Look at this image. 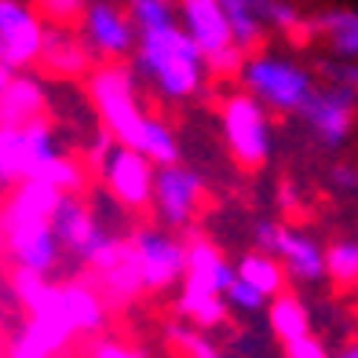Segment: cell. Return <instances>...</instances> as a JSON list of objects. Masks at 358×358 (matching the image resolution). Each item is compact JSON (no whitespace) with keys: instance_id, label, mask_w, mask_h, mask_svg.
<instances>
[{"instance_id":"1","label":"cell","mask_w":358,"mask_h":358,"mask_svg":"<svg viewBox=\"0 0 358 358\" xmlns=\"http://www.w3.org/2000/svg\"><path fill=\"white\" fill-rule=\"evenodd\" d=\"M132 70L139 77V85L165 106H179L194 99L205 88V80L213 77L205 52L194 44L183 22L143 29L136 55H132Z\"/></svg>"},{"instance_id":"2","label":"cell","mask_w":358,"mask_h":358,"mask_svg":"<svg viewBox=\"0 0 358 358\" xmlns=\"http://www.w3.org/2000/svg\"><path fill=\"white\" fill-rule=\"evenodd\" d=\"M234 278H238V271L231 259L205 234H190L187 238V274L176 292V315L205 333L223 329L227 318H231L227 289H231Z\"/></svg>"},{"instance_id":"3","label":"cell","mask_w":358,"mask_h":358,"mask_svg":"<svg viewBox=\"0 0 358 358\" xmlns=\"http://www.w3.org/2000/svg\"><path fill=\"white\" fill-rule=\"evenodd\" d=\"M85 85V95L92 99L99 121L110 128V136L117 143L136 146L150 113L143 110L139 103V77L132 70V59H121V62H95L92 73L80 80Z\"/></svg>"},{"instance_id":"4","label":"cell","mask_w":358,"mask_h":358,"mask_svg":"<svg viewBox=\"0 0 358 358\" xmlns=\"http://www.w3.org/2000/svg\"><path fill=\"white\" fill-rule=\"evenodd\" d=\"M267 113H271L267 103H259L245 88L227 92L223 103H220V128H223L227 154H231V161L245 172H259V169L271 165L274 132H271Z\"/></svg>"},{"instance_id":"5","label":"cell","mask_w":358,"mask_h":358,"mask_svg":"<svg viewBox=\"0 0 358 358\" xmlns=\"http://www.w3.org/2000/svg\"><path fill=\"white\" fill-rule=\"evenodd\" d=\"M238 88L252 92L259 103H267L274 113H300L307 95L315 92V77L296 59H285L278 52H252L238 70Z\"/></svg>"},{"instance_id":"6","label":"cell","mask_w":358,"mask_h":358,"mask_svg":"<svg viewBox=\"0 0 358 358\" xmlns=\"http://www.w3.org/2000/svg\"><path fill=\"white\" fill-rule=\"evenodd\" d=\"M179 22L205 52L208 70L220 80H238V70L245 62V52L234 41V26L227 19L220 0H179Z\"/></svg>"},{"instance_id":"7","label":"cell","mask_w":358,"mask_h":358,"mask_svg":"<svg viewBox=\"0 0 358 358\" xmlns=\"http://www.w3.org/2000/svg\"><path fill=\"white\" fill-rule=\"evenodd\" d=\"M59 150H62V139H59V124L52 121V113L26 128L0 124V201H4L8 190L34 179L44 161H52Z\"/></svg>"},{"instance_id":"8","label":"cell","mask_w":358,"mask_h":358,"mask_svg":"<svg viewBox=\"0 0 358 358\" xmlns=\"http://www.w3.org/2000/svg\"><path fill=\"white\" fill-rule=\"evenodd\" d=\"M132 249H136V264H139V274H143V285L150 296L157 292H169L183 282L187 274V241L179 238V231H169L161 227L157 220L154 223H136L132 231Z\"/></svg>"},{"instance_id":"9","label":"cell","mask_w":358,"mask_h":358,"mask_svg":"<svg viewBox=\"0 0 358 358\" xmlns=\"http://www.w3.org/2000/svg\"><path fill=\"white\" fill-rule=\"evenodd\" d=\"M154 176L157 165L143 150L128 143H113V150L106 154L99 169V187L121 213L139 216V213H150L154 205Z\"/></svg>"},{"instance_id":"10","label":"cell","mask_w":358,"mask_h":358,"mask_svg":"<svg viewBox=\"0 0 358 358\" xmlns=\"http://www.w3.org/2000/svg\"><path fill=\"white\" fill-rule=\"evenodd\" d=\"M296 117L307 124V132L315 136L318 146L336 150V146H344L351 139V128L358 117V88L336 85V80L315 85V92L307 95V103L300 106Z\"/></svg>"},{"instance_id":"11","label":"cell","mask_w":358,"mask_h":358,"mask_svg":"<svg viewBox=\"0 0 358 358\" xmlns=\"http://www.w3.org/2000/svg\"><path fill=\"white\" fill-rule=\"evenodd\" d=\"M48 34V19L34 0H0V66L8 70H37L41 48Z\"/></svg>"},{"instance_id":"12","label":"cell","mask_w":358,"mask_h":358,"mask_svg":"<svg viewBox=\"0 0 358 358\" xmlns=\"http://www.w3.org/2000/svg\"><path fill=\"white\" fill-rule=\"evenodd\" d=\"M80 37L92 48L95 62H121L136 55L139 29L132 22L128 8H121L117 0H88L85 15H80Z\"/></svg>"},{"instance_id":"13","label":"cell","mask_w":358,"mask_h":358,"mask_svg":"<svg viewBox=\"0 0 358 358\" xmlns=\"http://www.w3.org/2000/svg\"><path fill=\"white\" fill-rule=\"evenodd\" d=\"M205 205V179L190 165L176 161V165H157L154 176V205L150 213L161 227L169 231H187L194 216Z\"/></svg>"},{"instance_id":"14","label":"cell","mask_w":358,"mask_h":358,"mask_svg":"<svg viewBox=\"0 0 358 358\" xmlns=\"http://www.w3.org/2000/svg\"><path fill=\"white\" fill-rule=\"evenodd\" d=\"M52 227L62 241V252H66L77 267H88L95 259V252L110 241V234H117L113 227H106L99 220L95 205L88 201V194H66L62 205L55 208Z\"/></svg>"},{"instance_id":"15","label":"cell","mask_w":358,"mask_h":358,"mask_svg":"<svg viewBox=\"0 0 358 358\" xmlns=\"http://www.w3.org/2000/svg\"><path fill=\"white\" fill-rule=\"evenodd\" d=\"M0 238H4V256L11 259V267H29V271H41V274H55L62 256H66L52 220L4 227Z\"/></svg>"},{"instance_id":"16","label":"cell","mask_w":358,"mask_h":358,"mask_svg":"<svg viewBox=\"0 0 358 358\" xmlns=\"http://www.w3.org/2000/svg\"><path fill=\"white\" fill-rule=\"evenodd\" d=\"M95 66L92 48L85 44L77 26H62V22H48L44 34V48H41V62L37 70L48 80H62V85H73V80H85Z\"/></svg>"},{"instance_id":"17","label":"cell","mask_w":358,"mask_h":358,"mask_svg":"<svg viewBox=\"0 0 358 358\" xmlns=\"http://www.w3.org/2000/svg\"><path fill=\"white\" fill-rule=\"evenodd\" d=\"M77 340V329L66 315H26L11 333L4 358H62Z\"/></svg>"},{"instance_id":"18","label":"cell","mask_w":358,"mask_h":358,"mask_svg":"<svg viewBox=\"0 0 358 358\" xmlns=\"http://www.w3.org/2000/svg\"><path fill=\"white\" fill-rule=\"evenodd\" d=\"M52 113V88L48 77L37 70H19L11 77V85L0 95V124L4 128H26Z\"/></svg>"},{"instance_id":"19","label":"cell","mask_w":358,"mask_h":358,"mask_svg":"<svg viewBox=\"0 0 358 358\" xmlns=\"http://www.w3.org/2000/svg\"><path fill=\"white\" fill-rule=\"evenodd\" d=\"M274 256L285 264L289 278L300 282V285H318V282L329 278V267H325V249L318 245L311 234H303V231H292V227H285L282 238H278V249H274Z\"/></svg>"},{"instance_id":"20","label":"cell","mask_w":358,"mask_h":358,"mask_svg":"<svg viewBox=\"0 0 358 358\" xmlns=\"http://www.w3.org/2000/svg\"><path fill=\"white\" fill-rule=\"evenodd\" d=\"M62 285V303H66V318L77 329V336H95L103 333L106 315H110V303L99 289H95L92 278H66L59 282Z\"/></svg>"},{"instance_id":"21","label":"cell","mask_w":358,"mask_h":358,"mask_svg":"<svg viewBox=\"0 0 358 358\" xmlns=\"http://www.w3.org/2000/svg\"><path fill=\"white\" fill-rule=\"evenodd\" d=\"M88 278L95 282V289L106 296L110 303V311H121V307H132L146 285H143V274H139V264H136V249L128 245V252L117 259V264H110L103 271H92Z\"/></svg>"},{"instance_id":"22","label":"cell","mask_w":358,"mask_h":358,"mask_svg":"<svg viewBox=\"0 0 358 358\" xmlns=\"http://www.w3.org/2000/svg\"><path fill=\"white\" fill-rule=\"evenodd\" d=\"M220 4L234 26V41L241 44V52L245 55L259 52L267 29H271V8L278 0H220Z\"/></svg>"},{"instance_id":"23","label":"cell","mask_w":358,"mask_h":358,"mask_svg":"<svg viewBox=\"0 0 358 358\" xmlns=\"http://www.w3.org/2000/svg\"><path fill=\"white\" fill-rule=\"evenodd\" d=\"M267 329L278 344H292L300 336H311V311L296 292H278L267 303Z\"/></svg>"},{"instance_id":"24","label":"cell","mask_w":358,"mask_h":358,"mask_svg":"<svg viewBox=\"0 0 358 358\" xmlns=\"http://www.w3.org/2000/svg\"><path fill=\"white\" fill-rule=\"evenodd\" d=\"M234 271H238V278H245L249 285H256L264 296H278V292H285V282H289V271H285V264L274 252H264V249H252V252H245V256H238V264H234Z\"/></svg>"},{"instance_id":"25","label":"cell","mask_w":358,"mask_h":358,"mask_svg":"<svg viewBox=\"0 0 358 358\" xmlns=\"http://www.w3.org/2000/svg\"><path fill=\"white\" fill-rule=\"evenodd\" d=\"M37 176L48 179L52 187H59L62 194H88L92 190V179H99V176L92 172L88 161L80 157V154H73V150H59L52 161H44Z\"/></svg>"},{"instance_id":"26","label":"cell","mask_w":358,"mask_h":358,"mask_svg":"<svg viewBox=\"0 0 358 358\" xmlns=\"http://www.w3.org/2000/svg\"><path fill=\"white\" fill-rule=\"evenodd\" d=\"M315 34L329 41L336 59H355L358 62V11L351 8H329L315 19Z\"/></svg>"},{"instance_id":"27","label":"cell","mask_w":358,"mask_h":358,"mask_svg":"<svg viewBox=\"0 0 358 358\" xmlns=\"http://www.w3.org/2000/svg\"><path fill=\"white\" fill-rule=\"evenodd\" d=\"M48 285H52V274H41V271H29V267H11L8 289H11L15 303H19L26 315H29V311H34V307L44 300Z\"/></svg>"},{"instance_id":"28","label":"cell","mask_w":358,"mask_h":358,"mask_svg":"<svg viewBox=\"0 0 358 358\" xmlns=\"http://www.w3.org/2000/svg\"><path fill=\"white\" fill-rule=\"evenodd\" d=\"M128 15H132L136 29H157V26H169L179 22V0H124Z\"/></svg>"},{"instance_id":"29","label":"cell","mask_w":358,"mask_h":358,"mask_svg":"<svg viewBox=\"0 0 358 358\" xmlns=\"http://www.w3.org/2000/svg\"><path fill=\"white\" fill-rule=\"evenodd\" d=\"M325 267H329V278L340 289H351L358 285V241H333L325 249Z\"/></svg>"},{"instance_id":"30","label":"cell","mask_w":358,"mask_h":358,"mask_svg":"<svg viewBox=\"0 0 358 358\" xmlns=\"http://www.w3.org/2000/svg\"><path fill=\"white\" fill-rule=\"evenodd\" d=\"M165 333H169L172 344L183 351V358H227L213 340L205 336V329H198V325H176L172 322Z\"/></svg>"},{"instance_id":"31","label":"cell","mask_w":358,"mask_h":358,"mask_svg":"<svg viewBox=\"0 0 358 358\" xmlns=\"http://www.w3.org/2000/svg\"><path fill=\"white\" fill-rule=\"evenodd\" d=\"M227 303H231V311H238V315H259L271 303V296H264V292L256 285H249L245 278H234L231 289H227Z\"/></svg>"},{"instance_id":"32","label":"cell","mask_w":358,"mask_h":358,"mask_svg":"<svg viewBox=\"0 0 358 358\" xmlns=\"http://www.w3.org/2000/svg\"><path fill=\"white\" fill-rule=\"evenodd\" d=\"M37 11L48 22H62V26H77L80 15H85L88 0H34Z\"/></svg>"},{"instance_id":"33","label":"cell","mask_w":358,"mask_h":358,"mask_svg":"<svg viewBox=\"0 0 358 358\" xmlns=\"http://www.w3.org/2000/svg\"><path fill=\"white\" fill-rule=\"evenodd\" d=\"M282 231H285V223H278V220H256L252 223V241H256V249H264V252H274L278 249V238H282Z\"/></svg>"},{"instance_id":"34","label":"cell","mask_w":358,"mask_h":358,"mask_svg":"<svg viewBox=\"0 0 358 358\" xmlns=\"http://www.w3.org/2000/svg\"><path fill=\"white\" fill-rule=\"evenodd\" d=\"M282 358H333V355L325 351V344L311 333V336L292 340V344H282Z\"/></svg>"},{"instance_id":"35","label":"cell","mask_w":358,"mask_h":358,"mask_svg":"<svg viewBox=\"0 0 358 358\" xmlns=\"http://www.w3.org/2000/svg\"><path fill=\"white\" fill-rule=\"evenodd\" d=\"M329 187L344 198H355L358 194V169L355 165H333L329 169Z\"/></svg>"},{"instance_id":"36","label":"cell","mask_w":358,"mask_h":358,"mask_svg":"<svg viewBox=\"0 0 358 358\" xmlns=\"http://www.w3.org/2000/svg\"><path fill=\"white\" fill-rule=\"evenodd\" d=\"M88 358H146L139 348H128V344H121V340H99V344L92 348V355Z\"/></svg>"},{"instance_id":"37","label":"cell","mask_w":358,"mask_h":358,"mask_svg":"<svg viewBox=\"0 0 358 358\" xmlns=\"http://www.w3.org/2000/svg\"><path fill=\"white\" fill-rule=\"evenodd\" d=\"M11 77H15V70H8V66H0V95H4V88L11 85Z\"/></svg>"},{"instance_id":"38","label":"cell","mask_w":358,"mask_h":358,"mask_svg":"<svg viewBox=\"0 0 358 358\" xmlns=\"http://www.w3.org/2000/svg\"><path fill=\"white\" fill-rule=\"evenodd\" d=\"M333 358H358V344H351V348H344L340 355H333Z\"/></svg>"},{"instance_id":"39","label":"cell","mask_w":358,"mask_h":358,"mask_svg":"<svg viewBox=\"0 0 358 358\" xmlns=\"http://www.w3.org/2000/svg\"><path fill=\"white\" fill-rule=\"evenodd\" d=\"M0 256H4V238H0Z\"/></svg>"}]
</instances>
